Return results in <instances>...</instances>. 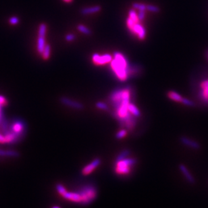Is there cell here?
Masks as SVG:
<instances>
[{
	"instance_id": "1",
	"label": "cell",
	"mask_w": 208,
	"mask_h": 208,
	"mask_svg": "<svg viewBox=\"0 0 208 208\" xmlns=\"http://www.w3.org/2000/svg\"><path fill=\"white\" fill-rule=\"evenodd\" d=\"M130 151L124 150L119 154L116 158L114 170L116 174L119 176H126L131 173L132 169L137 163L135 158L128 157Z\"/></svg>"
},
{
	"instance_id": "2",
	"label": "cell",
	"mask_w": 208,
	"mask_h": 208,
	"mask_svg": "<svg viewBox=\"0 0 208 208\" xmlns=\"http://www.w3.org/2000/svg\"><path fill=\"white\" fill-rule=\"evenodd\" d=\"M130 87L127 86L114 90L109 96V101L116 111L121 107H128L130 104Z\"/></svg>"
},
{
	"instance_id": "3",
	"label": "cell",
	"mask_w": 208,
	"mask_h": 208,
	"mask_svg": "<svg viewBox=\"0 0 208 208\" xmlns=\"http://www.w3.org/2000/svg\"><path fill=\"white\" fill-rule=\"evenodd\" d=\"M128 66L127 59L121 53H114V59L111 61V67L118 79L122 81L128 79Z\"/></svg>"
},
{
	"instance_id": "4",
	"label": "cell",
	"mask_w": 208,
	"mask_h": 208,
	"mask_svg": "<svg viewBox=\"0 0 208 208\" xmlns=\"http://www.w3.org/2000/svg\"><path fill=\"white\" fill-rule=\"evenodd\" d=\"M80 198V205L86 206L96 199L97 195V191L93 185H89L83 186L77 191Z\"/></svg>"
},
{
	"instance_id": "5",
	"label": "cell",
	"mask_w": 208,
	"mask_h": 208,
	"mask_svg": "<svg viewBox=\"0 0 208 208\" xmlns=\"http://www.w3.org/2000/svg\"><path fill=\"white\" fill-rule=\"evenodd\" d=\"M10 129L18 135L23 136L24 132L26 130V124L22 120H14L10 126Z\"/></svg>"
},
{
	"instance_id": "6",
	"label": "cell",
	"mask_w": 208,
	"mask_h": 208,
	"mask_svg": "<svg viewBox=\"0 0 208 208\" xmlns=\"http://www.w3.org/2000/svg\"><path fill=\"white\" fill-rule=\"evenodd\" d=\"M112 61V56L110 54L100 55L98 54L93 55V62L96 65H104Z\"/></svg>"
},
{
	"instance_id": "7",
	"label": "cell",
	"mask_w": 208,
	"mask_h": 208,
	"mask_svg": "<svg viewBox=\"0 0 208 208\" xmlns=\"http://www.w3.org/2000/svg\"><path fill=\"white\" fill-rule=\"evenodd\" d=\"M60 101L63 105H66V106H68L70 108H75L76 109V110H83L84 108L83 105L81 103H80V102L70 100V99L68 97H61Z\"/></svg>"
},
{
	"instance_id": "8",
	"label": "cell",
	"mask_w": 208,
	"mask_h": 208,
	"mask_svg": "<svg viewBox=\"0 0 208 208\" xmlns=\"http://www.w3.org/2000/svg\"><path fill=\"white\" fill-rule=\"evenodd\" d=\"M101 163L100 160L99 158H97V159H95L93 161L91 162L89 164L87 165L86 166H84L82 170V174L83 175H88L90 174L91 172H92L93 170H96V168L100 165Z\"/></svg>"
},
{
	"instance_id": "9",
	"label": "cell",
	"mask_w": 208,
	"mask_h": 208,
	"mask_svg": "<svg viewBox=\"0 0 208 208\" xmlns=\"http://www.w3.org/2000/svg\"><path fill=\"white\" fill-rule=\"evenodd\" d=\"M124 119V126L127 130H132L137 124V120L135 116H134L130 112L126 116Z\"/></svg>"
},
{
	"instance_id": "10",
	"label": "cell",
	"mask_w": 208,
	"mask_h": 208,
	"mask_svg": "<svg viewBox=\"0 0 208 208\" xmlns=\"http://www.w3.org/2000/svg\"><path fill=\"white\" fill-rule=\"evenodd\" d=\"M131 33L133 34H136L138 35L139 39L141 40L144 39L145 37L146 36L145 29V28L139 22H137L135 24V25H134L133 28Z\"/></svg>"
},
{
	"instance_id": "11",
	"label": "cell",
	"mask_w": 208,
	"mask_h": 208,
	"mask_svg": "<svg viewBox=\"0 0 208 208\" xmlns=\"http://www.w3.org/2000/svg\"><path fill=\"white\" fill-rule=\"evenodd\" d=\"M181 142L183 145H185L191 147L193 149H199L200 148V145L198 143L195 141H193L192 139H190L187 138V137H181Z\"/></svg>"
},
{
	"instance_id": "12",
	"label": "cell",
	"mask_w": 208,
	"mask_h": 208,
	"mask_svg": "<svg viewBox=\"0 0 208 208\" xmlns=\"http://www.w3.org/2000/svg\"><path fill=\"white\" fill-rule=\"evenodd\" d=\"M101 10L100 6H95L93 7H89V8H84L80 10V13L83 15H88V14H92L99 12Z\"/></svg>"
},
{
	"instance_id": "13",
	"label": "cell",
	"mask_w": 208,
	"mask_h": 208,
	"mask_svg": "<svg viewBox=\"0 0 208 208\" xmlns=\"http://www.w3.org/2000/svg\"><path fill=\"white\" fill-rule=\"evenodd\" d=\"M180 170L182 172V173L183 174V175L185 176V177L186 178V180L191 183H193L195 182V179H194L193 176L191 175V174L190 173L189 170L187 169L185 165H180Z\"/></svg>"
},
{
	"instance_id": "14",
	"label": "cell",
	"mask_w": 208,
	"mask_h": 208,
	"mask_svg": "<svg viewBox=\"0 0 208 208\" xmlns=\"http://www.w3.org/2000/svg\"><path fill=\"white\" fill-rule=\"evenodd\" d=\"M46 41H45V37H40L38 36L37 39V49L39 54L41 55L43 53L45 45H46Z\"/></svg>"
},
{
	"instance_id": "15",
	"label": "cell",
	"mask_w": 208,
	"mask_h": 208,
	"mask_svg": "<svg viewBox=\"0 0 208 208\" xmlns=\"http://www.w3.org/2000/svg\"><path fill=\"white\" fill-rule=\"evenodd\" d=\"M2 106L0 105V128L2 130V132L4 133L7 130H8L9 128L8 127V124L5 122V117H4V113H3Z\"/></svg>"
},
{
	"instance_id": "16",
	"label": "cell",
	"mask_w": 208,
	"mask_h": 208,
	"mask_svg": "<svg viewBox=\"0 0 208 208\" xmlns=\"http://www.w3.org/2000/svg\"><path fill=\"white\" fill-rule=\"evenodd\" d=\"M167 96L170 100L174 101L176 102H181L182 98H183L181 95L178 93L177 92H176V91H168L167 93Z\"/></svg>"
},
{
	"instance_id": "17",
	"label": "cell",
	"mask_w": 208,
	"mask_h": 208,
	"mask_svg": "<svg viewBox=\"0 0 208 208\" xmlns=\"http://www.w3.org/2000/svg\"><path fill=\"white\" fill-rule=\"evenodd\" d=\"M19 153L15 151L11 150H3L0 149V156H7V157H18Z\"/></svg>"
},
{
	"instance_id": "18",
	"label": "cell",
	"mask_w": 208,
	"mask_h": 208,
	"mask_svg": "<svg viewBox=\"0 0 208 208\" xmlns=\"http://www.w3.org/2000/svg\"><path fill=\"white\" fill-rule=\"evenodd\" d=\"M128 110L134 116H135V117H139V116H141V112L137 108L136 105H135L133 104L130 103L128 104Z\"/></svg>"
},
{
	"instance_id": "19",
	"label": "cell",
	"mask_w": 208,
	"mask_h": 208,
	"mask_svg": "<svg viewBox=\"0 0 208 208\" xmlns=\"http://www.w3.org/2000/svg\"><path fill=\"white\" fill-rule=\"evenodd\" d=\"M50 53H51V46L49 44H47L45 45L44 50L42 53V58L45 60H47V59L50 57Z\"/></svg>"
},
{
	"instance_id": "20",
	"label": "cell",
	"mask_w": 208,
	"mask_h": 208,
	"mask_svg": "<svg viewBox=\"0 0 208 208\" xmlns=\"http://www.w3.org/2000/svg\"><path fill=\"white\" fill-rule=\"evenodd\" d=\"M47 31V26L45 23L40 24L39 27V31H38V35L40 37H45L46 35Z\"/></svg>"
},
{
	"instance_id": "21",
	"label": "cell",
	"mask_w": 208,
	"mask_h": 208,
	"mask_svg": "<svg viewBox=\"0 0 208 208\" xmlns=\"http://www.w3.org/2000/svg\"><path fill=\"white\" fill-rule=\"evenodd\" d=\"M77 29H78L80 32L86 35H90L91 34V31L87 27L83 25V24H79V25H78Z\"/></svg>"
},
{
	"instance_id": "22",
	"label": "cell",
	"mask_w": 208,
	"mask_h": 208,
	"mask_svg": "<svg viewBox=\"0 0 208 208\" xmlns=\"http://www.w3.org/2000/svg\"><path fill=\"white\" fill-rule=\"evenodd\" d=\"M129 18L133 20L134 22H139V20L138 19V16H137V12L134 10H130L129 11Z\"/></svg>"
},
{
	"instance_id": "23",
	"label": "cell",
	"mask_w": 208,
	"mask_h": 208,
	"mask_svg": "<svg viewBox=\"0 0 208 208\" xmlns=\"http://www.w3.org/2000/svg\"><path fill=\"white\" fill-rule=\"evenodd\" d=\"M96 106L99 108V109H100V110H105V111H108L109 110V108H108V105L106 104H105L104 103V102H97L96 104Z\"/></svg>"
},
{
	"instance_id": "24",
	"label": "cell",
	"mask_w": 208,
	"mask_h": 208,
	"mask_svg": "<svg viewBox=\"0 0 208 208\" xmlns=\"http://www.w3.org/2000/svg\"><path fill=\"white\" fill-rule=\"evenodd\" d=\"M133 7L135 9H137L139 10H145L147 8V6L141 3H133Z\"/></svg>"
},
{
	"instance_id": "25",
	"label": "cell",
	"mask_w": 208,
	"mask_h": 208,
	"mask_svg": "<svg viewBox=\"0 0 208 208\" xmlns=\"http://www.w3.org/2000/svg\"><path fill=\"white\" fill-rule=\"evenodd\" d=\"M146 10H147L148 11H149V12H155V13L159 12L160 10V8H158L157 6H154V5H147Z\"/></svg>"
},
{
	"instance_id": "26",
	"label": "cell",
	"mask_w": 208,
	"mask_h": 208,
	"mask_svg": "<svg viewBox=\"0 0 208 208\" xmlns=\"http://www.w3.org/2000/svg\"><path fill=\"white\" fill-rule=\"evenodd\" d=\"M8 105V100L6 97L0 95V105L2 107H6Z\"/></svg>"
},
{
	"instance_id": "27",
	"label": "cell",
	"mask_w": 208,
	"mask_h": 208,
	"mask_svg": "<svg viewBox=\"0 0 208 208\" xmlns=\"http://www.w3.org/2000/svg\"><path fill=\"white\" fill-rule=\"evenodd\" d=\"M126 134H127V130L123 129V130H120L119 132L117 133V134L116 135V139H120L124 138V137L126 135Z\"/></svg>"
},
{
	"instance_id": "28",
	"label": "cell",
	"mask_w": 208,
	"mask_h": 208,
	"mask_svg": "<svg viewBox=\"0 0 208 208\" xmlns=\"http://www.w3.org/2000/svg\"><path fill=\"white\" fill-rule=\"evenodd\" d=\"M181 103L182 104L186 105V106L193 107V106H194V105H195V103H194V102L193 101L189 100H188V99H186V98H182V100L181 101Z\"/></svg>"
},
{
	"instance_id": "29",
	"label": "cell",
	"mask_w": 208,
	"mask_h": 208,
	"mask_svg": "<svg viewBox=\"0 0 208 208\" xmlns=\"http://www.w3.org/2000/svg\"><path fill=\"white\" fill-rule=\"evenodd\" d=\"M19 22H20L19 18L16 16H12L9 19V23L11 24V25L14 26L17 25V24L19 23Z\"/></svg>"
},
{
	"instance_id": "30",
	"label": "cell",
	"mask_w": 208,
	"mask_h": 208,
	"mask_svg": "<svg viewBox=\"0 0 208 208\" xmlns=\"http://www.w3.org/2000/svg\"><path fill=\"white\" fill-rule=\"evenodd\" d=\"M137 23L135 22H134V21L133 20H131L130 18H128L127 19V20H126V24H127V26L128 27V29L130 31H132L133 30V28L134 27V25H135V24Z\"/></svg>"
},
{
	"instance_id": "31",
	"label": "cell",
	"mask_w": 208,
	"mask_h": 208,
	"mask_svg": "<svg viewBox=\"0 0 208 208\" xmlns=\"http://www.w3.org/2000/svg\"><path fill=\"white\" fill-rule=\"evenodd\" d=\"M145 10H139L138 14H137V16H138V19L139 20H143L145 18Z\"/></svg>"
},
{
	"instance_id": "32",
	"label": "cell",
	"mask_w": 208,
	"mask_h": 208,
	"mask_svg": "<svg viewBox=\"0 0 208 208\" xmlns=\"http://www.w3.org/2000/svg\"><path fill=\"white\" fill-rule=\"evenodd\" d=\"M65 39L67 41H72L75 39V35L73 34H68L66 35Z\"/></svg>"
},
{
	"instance_id": "33",
	"label": "cell",
	"mask_w": 208,
	"mask_h": 208,
	"mask_svg": "<svg viewBox=\"0 0 208 208\" xmlns=\"http://www.w3.org/2000/svg\"><path fill=\"white\" fill-rule=\"evenodd\" d=\"M0 143H2V144L6 143L4 134H3V133H2L1 132H0Z\"/></svg>"
},
{
	"instance_id": "34",
	"label": "cell",
	"mask_w": 208,
	"mask_h": 208,
	"mask_svg": "<svg viewBox=\"0 0 208 208\" xmlns=\"http://www.w3.org/2000/svg\"><path fill=\"white\" fill-rule=\"evenodd\" d=\"M206 86H208V79L203 80L200 84V87H206Z\"/></svg>"
},
{
	"instance_id": "35",
	"label": "cell",
	"mask_w": 208,
	"mask_h": 208,
	"mask_svg": "<svg viewBox=\"0 0 208 208\" xmlns=\"http://www.w3.org/2000/svg\"><path fill=\"white\" fill-rule=\"evenodd\" d=\"M63 1L65 2H68V3H69V2H72V0H63Z\"/></svg>"
},
{
	"instance_id": "36",
	"label": "cell",
	"mask_w": 208,
	"mask_h": 208,
	"mask_svg": "<svg viewBox=\"0 0 208 208\" xmlns=\"http://www.w3.org/2000/svg\"><path fill=\"white\" fill-rule=\"evenodd\" d=\"M52 208H60V207H58V206H54V207H53Z\"/></svg>"
},
{
	"instance_id": "37",
	"label": "cell",
	"mask_w": 208,
	"mask_h": 208,
	"mask_svg": "<svg viewBox=\"0 0 208 208\" xmlns=\"http://www.w3.org/2000/svg\"><path fill=\"white\" fill-rule=\"evenodd\" d=\"M207 87H208V86H207Z\"/></svg>"
}]
</instances>
